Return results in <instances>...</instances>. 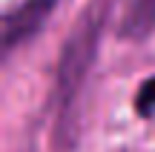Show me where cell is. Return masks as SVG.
Wrapping results in <instances>:
<instances>
[{"label":"cell","mask_w":155,"mask_h":152,"mask_svg":"<svg viewBox=\"0 0 155 152\" xmlns=\"http://www.w3.org/2000/svg\"><path fill=\"white\" fill-rule=\"evenodd\" d=\"M106 0H92L81 17L75 20L69 37L63 40L61 60L55 72V89H52V106H55V144L61 149H72L81 132V101L86 89L89 72L95 66L106 23Z\"/></svg>","instance_id":"1"},{"label":"cell","mask_w":155,"mask_h":152,"mask_svg":"<svg viewBox=\"0 0 155 152\" xmlns=\"http://www.w3.org/2000/svg\"><path fill=\"white\" fill-rule=\"evenodd\" d=\"M58 0H20L3 17V52L12 55L17 46L29 43L52 17Z\"/></svg>","instance_id":"2"},{"label":"cell","mask_w":155,"mask_h":152,"mask_svg":"<svg viewBox=\"0 0 155 152\" xmlns=\"http://www.w3.org/2000/svg\"><path fill=\"white\" fill-rule=\"evenodd\" d=\"M155 32V0H129L121 15L118 34L124 40H147Z\"/></svg>","instance_id":"3"},{"label":"cell","mask_w":155,"mask_h":152,"mask_svg":"<svg viewBox=\"0 0 155 152\" xmlns=\"http://www.w3.org/2000/svg\"><path fill=\"white\" fill-rule=\"evenodd\" d=\"M135 112L141 118H152L155 115V75L141 83V89L135 92Z\"/></svg>","instance_id":"4"}]
</instances>
